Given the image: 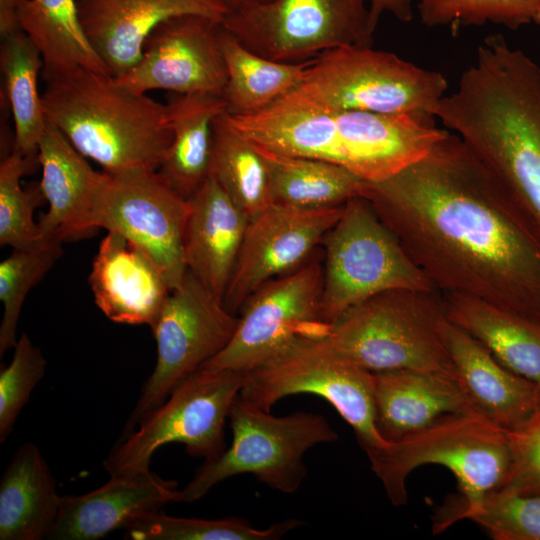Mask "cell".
<instances>
[{
  "instance_id": "obj_1",
  "label": "cell",
  "mask_w": 540,
  "mask_h": 540,
  "mask_svg": "<svg viewBox=\"0 0 540 540\" xmlns=\"http://www.w3.org/2000/svg\"><path fill=\"white\" fill-rule=\"evenodd\" d=\"M441 293L540 325V243L495 175L447 130L419 161L363 196Z\"/></svg>"
},
{
  "instance_id": "obj_2",
  "label": "cell",
  "mask_w": 540,
  "mask_h": 540,
  "mask_svg": "<svg viewBox=\"0 0 540 540\" xmlns=\"http://www.w3.org/2000/svg\"><path fill=\"white\" fill-rule=\"evenodd\" d=\"M435 117L486 164L540 243V66L488 35Z\"/></svg>"
},
{
  "instance_id": "obj_3",
  "label": "cell",
  "mask_w": 540,
  "mask_h": 540,
  "mask_svg": "<svg viewBox=\"0 0 540 540\" xmlns=\"http://www.w3.org/2000/svg\"><path fill=\"white\" fill-rule=\"evenodd\" d=\"M223 116L256 146L326 161L366 182L419 161L447 132L411 115L326 110L288 95L252 114Z\"/></svg>"
},
{
  "instance_id": "obj_4",
  "label": "cell",
  "mask_w": 540,
  "mask_h": 540,
  "mask_svg": "<svg viewBox=\"0 0 540 540\" xmlns=\"http://www.w3.org/2000/svg\"><path fill=\"white\" fill-rule=\"evenodd\" d=\"M42 103L56 126L103 171H157L171 143L166 104L87 69L46 80Z\"/></svg>"
},
{
  "instance_id": "obj_5",
  "label": "cell",
  "mask_w": 540,
  "mask_h": 540,
  "mask_svg": "<svg viewBox=\"0 0 540 540\" xmlns=\"http://www.w3.org/2000/svg\"><path fill=\"white\" fill-rule=\"evenodd\" d=\"M387 497L395 506L407 502L406 480L416 468L441 465L456 477L461 504L437 520L441 532L475 510L503 484L510 467L508 431L469 411L445 417L399 441L369 460Z\"/></svg>"
},
{
  "instance_id": "obj_6",
  "label": "cell",
  "mask_w": 540,
  "mask_h": 540,
  "mask_svg": "<svg viewBox=\"0 0 540 540\" xmlns=\"http://www.w3.org/2000/svg\"><path fill=\"white\" fill-rule=\"evenodd\" d=\"M447 319L441 292L389 290L348 309L325 339L371 373L412 369L456 379L443 334Z\"/></svg>"
},
{
  "instance_id": "obj_7",
  "label": "cell",
  "mask_w": 540,
  "mask_h": 540,
  "mask_svg": "<svg viewBox=\"0 0 540 540\" xmlns=\"http://www.w3.org/2000/svg\"><path fill=\"white\" fill-rule=\"evenodd\" d=\"M448 82L372 46H344L311 59L302 81L287 95L326 110L405 114L434 121Z\"/></svg>"
},
{
  "instance_id": "obj_8",
  "label": "cell",
  "mask_w": 540,
  "mask_h": 540,
  "mask_svg": "<svg viewBox=\"0 0 540 540\" xmlns=\"http://www.w3.org/2000/svg\"><path fill=\"white\" fill-rule=\"evenodd\" d=\"M228 419L231 446L218 458L204 462L180 490L181 502H194L219 482L239 474H251L282 493H294L308 473L304 454L318 444L338 439L323 415L299 411L274 416L239 395Z\"/></svg>"
},
{
  "instance_id": "obj_9",
  "label": "cell",
  "mask_w": 540,
  "mask_h": 540,
  "mask_svg": "<svg viewBox=\"0 0 540 540\" xmlns=\"http://www.w3.org/2000/svg\"><path fill=\"white\" fill-rule=\"evenodd\" d=\"M322 242L320 313L330 326L348 309L381 292L438 291L364 197L344 204Z\"/></svg>"
},
{
  "instance_id": "obj_10",
  "label": "cell",
  "mask_w": 540,
  "mask_h": 540,
  "mask_svg": "<svg viewBox=\"0 0 540 540\" xmlns=\"http://www.w3.org/2000/svg\"><path fill=\"white\" fill-rule=\"evenodd\" d=\"M246 374L201 367L187 376L112 449L103 462L109 476L149 470L154 452L169 443H182L189 455L205 461L218 458L226 449L225 422Z\"/></svg>"
},
{
  "instance_id": "obj_11",
  "label": "cell",
  "mask_w": 540,
  "mask_h": 540,
  "mask_svg": "<svg viewBox=\"0 0 540 540\" xmlns=\"http://www.w3.org/2000/svg\"><path fill=\"white\" fill-rule=\"evenodd\" d=\"M303 393L320 396L336 409L369 460L391 443L376 427L373 373L340 355L325 337L302 340L249 371L239 396L270 410L282 398Z\"/></svg>"
},
{
  "instance_id": "obj_12",
  "label": "cell",
  "mask_w": 540,
  "mask_h": 540,
  "mask_svg": "<svg viewBox=\"0 0 540 540\" xmlns=\"http://www.w3.org/2000/svg\"><path fill=\"white\" fill-rule=\"evenodd\" d=\"M222 26L250 51L286 63L372 46L375 33L367 0H269L228 11Z\"/></svg>"
},
{
  "instance_id": "obj_13",
  "label": "cell",
  "mask_w": 540,
  "mask_h": 540,
  "mask_svg": "<svg viewBox=\"0 0 540 540\" xmlns=\"http://www.w3.org/2000/svg\"><path fill=\"white\" fill-rule=\"evenodd\" d=\"M323 268L310 260L258 288L240 308L234 335L202 367L248 373L305 339L328 335L320 313Z\"/></svg>"
},
{
  "instance_id": "obj_14",
  "label": "cell",
  "mask_w": 540,
  "mask_h": 540,
  "mask_svg": "<svg viewBox=\"0 0 540 540\" xmlns=\"http://www.w3.org/2000/svg\"><path fill=\"white\" fill-rule=\"evenodd\" d=\"M237 324L238 317L223 301L187 271L151 327L157 345L156 364L141 388L125 434L162 404L183 379L221 352Z\"/></svg>"
},
{
  "instance_id": "obj_15",
  "label": "cell",
  "mask_w": 540,
  "mask_h": 540,
  "mask_svg": "<svg viewBox=\"0 0 540 540\" xmlns=\"http://www.w3.org/2000/svg\"><path fill=\"white\" fill-rule=\"evenodd\" d=\"M189 212V200L157 171L105 172L91 228L115 231L133 242L159 267L173 290L188 271L183 245Z\"/></svg>"
},
{
  "instance_id": "obj_16",
  "label": "cell",
  "mask_w": 540,
  "mask_h": 540,
  "mask_svg": "<svg viewBox=\"0 0 540 540\" xmlns=\"http://www.w3.org/2000/svg\"><path fill=\"white\" fill-rule=\"evenodd\" d=\"M221 23L201 15H183L160 23L147 37L140 61L118 83L138 93L222 96L227 69L220 44Z\"/></svg>"
},
{
  "instance_id": "obj_17",
  "label": "cell",
  "mask_w": 540,
  "mask_h": 540,
  "mask_svg": "<svg viewBox=\"0 0 540 540\" xmlns=\"http://www.w3.org/2000/svg\"><path fill=\"white\" fill-rule=\"evenodd\" d=\"M343 206L299 209L271 204L250 219L223 298L227 310L235 314L262 285L308 262Z\"/></svg>"
},
{
  "instance_id": "obj_18",
  "label": "cell",
  "mask_w": 540,
  "mask_h": 540,
  "mask_svg": "<svg viewBox=\"0 0 540 540\" xmlns=\"http://www.w3.org/2000/svg\"><path fill=\"white\" fill-rule=\"evenodd\" d=\"M78 9L87 38L114 78L140 61L147 37L160 23L183 15L222 22L228 13L220 0H81Z\"/></svg>"
},
{
  "instance_id": "obj_19",
  "label": "cell",
  "mask_w": 540,
  "mask_h": 540,
  "mask_svg": "<svg viewBox=\"0 0 540 540\" xmlns=\"http://www.w3.org/2000/svg\"><path fill=\"white\" fill-rule=\"evenodd\" d=\"M174 502H181L177 482L150 470L110 476L108 482L88 493L62 496L47 539L97 540Z\"/></svg>"
},
{
  "instance_id": "obj_20",
  "label": "cell",
  "mask_w": 540,
  "mask_h": 540,
  "mask_svg": "<svg viewBox=\"0 0 540 540\" xmlns=\"http://www.w3.org/2000/svg\"><path fill=\"white\" fill-rule=\"evenodd\" d=\"M89 284L95 304L109 320L150 328L171 292L153 260L115 231H108L99 244Z\"/></svg>"
},
{
  "instance_id": "obj_21",
  "label": "cell",
  "mask_w": 540,
  "mask_h": 540,
  "mask_svg": "<svg viewBox=\"0 0 540 540\" xmlns=\"http://www.w3.org/2000/svg\"><path fill=\"white\" fill-rule=\"evenodd\" d=\"M52 123L38 143L39 183L48 211L38 222L43 242H61L93 231L91 216L105 172L95 171Z\"/></svg>"
},
{
  "instance_id": "obj_22",
  "label": "cell",
  "mask_w": 540,
  "mask_h": 540,
  "mask_svg": "<svg viewBox=\"0 0 540 540\" xmlns=\"http://www.w3.org/2000/svg\"><path fill=\"white\" fill-rule=\"evenodd\" d=\"M443 334L456 379L473 412L511 431L540 408V386L505 367L449 319Z\"/></svg>"
},
{
  "instance_id": "obj_23",
  "label": "cell",
  "mask_w": 540,
  "mask_h": 540,
  "mask_svg": "<svg viewBox=\"0 0 540 540\" xmlns=\"http://www.w3.org/2000/svg\"><path fill=\"white\" fill-rule=\"evenodd\" d=\"M189 202L183 245L187 270L223 301L249 218L211 174Z\"/></svg>"
},
{
  "instance_id": "obj_24",
  "label": "cell",
  "mask_w": 540,
  "mask_h": 540,
  "mask_svg": "<svg viewBox=\"0 0 540 540\" xmlns=\"http://www.w3.org/2000/svg\"><path fill=\"white\" fill-rule=\"evenodd\" d=\"M373 384L376 427L388 442L472 411L457 379L446 375L398 369L373 373Z\"/></svg>"
},
{
  "instance_id": "obj_25",
  "label": "cell",
  "mask_w": 540,
  "mask_h": 540,
  "mask_svg": "<svg viewBox=\"0 0 540 540\" xmlns=\"http://www.w3.org/2000/svg\"><path fill=\"white\" fill-rule=\"evenodd\" d=\"M61 497L39 448L32 442L23 443L0 481V540L47 539Z\"/></svg>"
},
{
  "instance_id": "obj_26",
  "label": "cell",
  "mask_w": 540,
  "mask_h": 540,
  "mask_svg": "<svg viewBox=\"0 0 540 540\" xmlns=\"http://www.w3.org/2000/svg\"><path fill=\"white\" fill-rule=\"evenodd\" d=\"M172 143L157 170L180 196L189 200L210 175L213 123L226 112L222 96L171 93L166 103Z\"/></svg>"
},
{
  "instance_id": "obj_27",
  "label": "cell",
  "mask_w": 540,
  "mask_h": 540,
  "mask_svg": "<svg viewBox=\"0 0 540 540\" xmlns=\"http://www.w3.org/2000/svg\"><path fill=\"white\" fill-rule=\"evenodd\" d=\"M448 319L514 373L540 386V325L480 299L442 293Z\"/></svg>"
},
{
  "instance_id": "obj_28",
  "label": "cell",
  "mask_w": 540,
  "mask_h": 540,
  "mask_svg": "<svg viewBox=\"0 0 540 540\" xmlns=\"http://www.w3.org/2000/svg\"><path fill=\"white\" fill-rule=\"evenodd\" d=\"M17 5L21 29L41 54L45 81L78 69L109 74L86 36L76 0H17Z\"/></svg>"
},
{
  "instance_id": "obj_29",
  "label": "cell",
  "mask_w": 540,
  "mask_h": 540,
  "mask_svg": "<svg viewBox=\"0 0 540 540\" xmlns=\"http://www.w3.org/2000/svg\"><path fill=\"white\" fill-rule=\"evenodd\" d=\"M254 146L266 166L272 204L320 209L342 206L365 194L367 182L343 167Z\"/></svg>"
},
{
  "instance_id": "obj_30",
  "label": "cell",
  "mask_w": 540,
  "mask_h": 540,
  "mask_svg": "<svg viewBox=\"0 0 540 540\" xmlns=\"http://www.w3.org/2000/svg\"><path fill=\"white\" fill-rule=\"evenodd\" d=\"M220 44L227 69L223 92L226 112L246 115L261 111L297 88L311 60L286 63L260 56L222 26Z\"/></svg>"
},
{
  "instance_id": "obj_31",
  "label": "cell",
  "mask_w": 540,
  "mask_h": 540,
  "mask_svg": "<svg viewBox=\"0 0 540 540\" xmlns=\"http://www.w3.org/2000/svg\"><path fill=\"white\" fill-rule=\"evenodd\" d=\"M0 65L14 121L13 151L36 156L47 126L38 90V76L43 68L41 54L31 39L19 31L1 40Z\"/></svg>"
},
{
  "instance_id": "obj_32",
  "label": "cell",
  "mask_w": 540,
  "mask_h": 540,
  "mask_svg": "<svg viewBox=\"0 0 540 540\" xmlns=\"http://www.w3.org/2000/svg\"><path fill=\"white\" fill-rule=\"evenodd\" d=\"M223 114L213 123L210 174L250 220L272 204L266 166L257 148Z\"/></svg>"
},
{
  "instance_id": "obj_33",
  "label": "cell",
  "mask_w": 540,
  "mask_h": 540,
  "mask_svg": "<svg viewBox=\"0 0 540 540\" xmlns=\"http://www.w3.org/2000/svg\"><path fill=\"white\" fill-rule=\"evenodd\" d=\"M299 519L275 522L258 529L237 517L200 519L169 516L161 510L147 514L125 529L129 540H278L303 526Z\"/></svg>"
},
{
  "instance_id": "obj_34",
  "label": "cell",
  "mask_w": 540,
  "mask_h": 540,
  "mask_svg": "<svg viewBox=\"0 0 540 540\" xmlns=\"http://www.w3.org/2000/svg\"><path fill=\"white\" fill-rule=\"evenodd\" d=\"M63 254L61 242H50L30 249H13L0 263V356L17 343V326L22 306L30 290L45 276Z\"/></svg>"
},
{
  "instance_id": "obj_35",
  "label": "cell",
  "mask_w": 540,
  "mask_h": 540,
  "mask_svg": "<svg viewBox=\"0 0 540 540\" xmlns=\"http://www.w3.org/2000/svg\"><path fill=\"white\" fill-rule=\"evenodd\" d=\"M30 158L13 151L0 164V245L12 249L45 244L33 218L35 207L44 198L40 185L31 191L21 186Z\"/></svg>"
},
{
  "instance_id": "obj_36",
  "label": "cell",
  "mask_w": 540,
  "mask_h": 540,
  "mask_svg": "<svg viewBox=\"0 0 540 540\" xmlns=\"http://www.w3.org/2000/svg\"><path fill=\"white\" fill-rule=\"evenodd\" d=\"M422 24L428 27L481 26L486 23L517 29L533 21L540 0H416Z\"/></svg>"
},
{
  "instance_id": "obj_37",
  "label": "cell",
  "mask_w": 540,
  "mask_h": 540,
  "mask_svg": "<svg viewBox=\"0 0 540 540\" xmlns=\"http://www.w3.org/2000/svg\"><path fill=\"white\" fill-rule=\"evenodd\" d=\"M465 519L495 540H540V494L495 490Z\"/></svg>"
},
{
  "instance_id": "obj_38",
  "label": "cell",
  "mask_w": 540,
  "mask_h": 540,
  "mask_svg": "<svg viewBox=\"0 0 540 540\" xmlns=\"http://www.w3.org/2000/svg\"><path fill=\"white\" fill-rule=\"evenodd\" d=\"M9 365L0 371V442L13 431L16 419L43 378L47 361L26 333H22L13 348Z\"/></svg>"
},
{
  "instance_id": "obj_39",
  "label": "cell",
  "mask_w": 540,
  "mask_h": 540,
  "mask_svg": "<svg viewBox=\"0 0 540 540\" xmlns=\"http://www.w3.org/2000/svg\"><path fill=\"white\" fill-rule=\"evenodd\" d=\"M511 461L497 490L540 494V408L521 426L508 431Z\"/></svg>"
},
{
  "instance_id": "obj_40",
  "label": "cell",
  "mask_w": 540,
  "mask_h": 540,
  "mask_svg": "<svg viewBox=\"0 0 540 540\" xmlns=\"http://www.w3.org/2000/svg\"><path fill=\"white\" fill-rule=\"evenodd\" d=\"M370 20L376 30L382 15L390 14L401 22H409L413 17V0H367Z\"/></svg>"
},
{
  "instance_id": "obj_41",
  "label": "cell",
  "mask_w": 540,
  "mask_h": 540,
  "mask_svg": "<svg viewBox=\"0 0 540 540\" xmlns=\"http://www.w3.org/2000/svg\"><path fill=\"white\" fill-rule=\"evenodd\" d=\"M22 31L18 15L17 0H0L1 40Z\"/></svg>"
},
{
  "instance_id": "obj_42",
  "label": "cell",
  "mask_w": 540,
  "mask_h": 540,
  "mask_svg": "<svg viewBox=\"0 0 540 540\" xmlns=\"http://www.w3.org/2000/svg\"><path fill=\"white\" fill-rule=\"evenodd\" d=\"M228 9V11L237 9L243 6L264 3L269 0H220Z\"/></svg>"
},
{
  "instance_id": "obj_43",
  "label": "cell",
  "mask_w": 540,
  "mask_h": 540,
  "mask_svg": "<svg viewBox=\"0 0 540 540\" xmlns=\"http://www.w3.org/2000/svg\"><path fill=\"white\" fill-rule=\"evenodd\" d=\"M533 22H535L537 25L540 26V8H539V10H538L537 13H536V15H535V17H534V19H533Z\"/></svg>"
}]
</instances>
